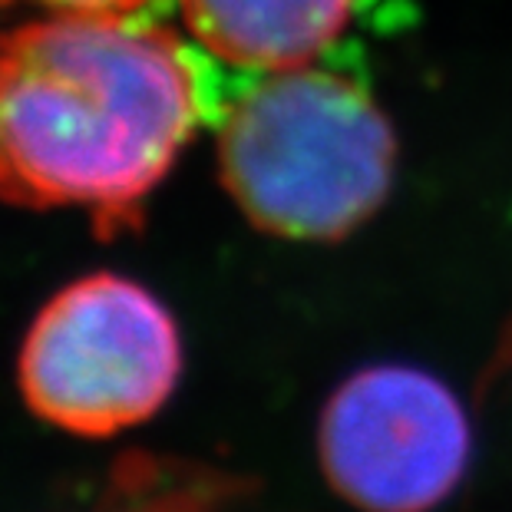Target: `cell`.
Masks as SVG:
<instances>
[{
  "label": "cell",
  "instance_id": "6da1fadb",
  "mask_svg": "<svg viewBox=\"0 0 512 512\" xmlns=\"http://www.w3.org/2000/svg\"><path fill=\"white\" fill-rule=\"evenodd\" d=\"M195 123L192 63L143 17L47 14L0 37V199L126 219Z\"/></svg>",
  "mask_w": 512,
  "mask_h": 512
},
{
  "label": "cell",
  "instance_id": "7a4b0ae2",
  "mask_svg": "<svg viewBox=\"0 0 512 512\" xmlns=\"http://www.w3.org/2000/svg\"><path fill=\"white\" fill-rule=\"evenodd\" d=\"M222 179L248 219L288 238H337L384 202L394 133L357 83L314 67L268 73L219 139Z\"/></svg>",
  "mask_w": 512,
  "mask_h": 512
},
{
  "label": "cell",
  "instance_id": "3957f363",
  "mask_svg": "<svg viewBox=\"0 0 512 512\" xmlns=\"http://www.w3.org/2000/svg\"><path fill=\"white\" fill-rule=\"evenodd\" d=\"M182 347L146 288L96 275L60 291L20 351L27 407L76 437H113L149 420L179 380Z\"/></svg>",
  "mask_w": 512,
  "mask_h": 512
},
{
  "label": "cell",
  "instance_id": "277c9868",
  "mask_svg": "<svg viewBox=\"0 0 512 512\" xmlns=\"http://www.w3.org/2000/svg\"><path fill=\"white\" fill-rule=\"evenodd\" d=\"M318 453L334 493L364 512L437 509L470 463V420L453 390L387 364L351 377L324 407Z\"/></svg>",
  "mask_w": 512,
  "mask_h": 512
},
{
  "label": "cell",
  "instance_id": "5b68a950",
  "mask_svg": "<svg viewBox=\"0 0 512 512\" xmlns=\"http://www.w3.org/2000/svg\"><path fill=\"white\" fill-rule=\"evenodd\" d=\"M354 0H182L192 37L235 67L298 70L341 34Z\"/></svg>",
  "mask_w": 512,
  "mask_h": 512
},
{
  "label": "cell",
  "instance_id": "8992f818",
  "mask_svg": "<svg viewBox=\"0 0 512 512\" xmlns=\"http://www.w3.org/2000/svg\"><path fill=\"white\" fill-rule=\"evenodd\" d=\"M93 512H215L205 486L169 479L152 463H126Z\"/></svg>",
  "mask_w": 512,
  "mask_h": 512
},
{
  "label": "cell",
  "instance_id": "52a82bcc",
  "mask_svg": "<svg viewBox=\"0 0 512 512\" xmlns=\"http://www.w3.org/2000/svg\"><path fill=\"white\" fill-rule=\"evenodd\" d=\"M7 4L40 7L47 14H110V17H143L159 0H7Z\"/></svg>",
  "mask_w": 512,
  "mask_h": 512
}]
</instances>
